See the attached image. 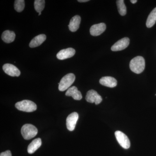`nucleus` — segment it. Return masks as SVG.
Instances as JSON below:
<instances>
[{
    "label": "nucleus",
    "instance_id": "obj_1",
    "mask_svg": "<svg viewBox=\"0 0 156 156\" xmlns=\"http://www.w3.org/2000/svg\"><path fill=\"white\" fill-rule=\"evenodd\" d=\"M145 60L142 56H136L130 61V69L136 74L142 73L145 69Z\"/></svg>",
    "mask_w": 156,
    "mask_h": 156
},
{
    "label": "nucleus",
    "instance_id": "obj_2",
    "mask_svg": "<svg viewBox=\"0 0 156 156\" xmlns=\"http://www.w3.org/2000/svg\"><path fill=\"white\" fill-rule=\"evenodd\" d=\"M15 107L21 111L31 112L36 110V104L31 101L28 100H23L19 101L15 104Z\"/></svg>",
    "mask_w": 156,
    "mask_h": 156
},
{
    "label": "nucleus",
    "instance_id": "obj_3",
    "mask_svg": "<svg viewBox=\"0 0 156 156\" xmlns=\"http://www.w3.org/2000/svg\"><path fill=\"white\" fill-rule=\"evenodd\" d=\"M21 133L24 139L30 140L36 136L38 130L33 125L27 124L22 126Z\"/></svg>",
    "mask_w": 156,
    "mask_h": 156
},
{
    "label": "nucleus",
    "instance_id": "obj_4",
    "mask_svg": "<svg viewBox=\"0 0 156 156\" xmlns=\"http://www.w3.org/2000/svg\"><path fill=\"white\" fill-rule=\"evenodd\" d=\"M76 77L73 73H69L61 79L58 83V90L61 92L65 91L73 84L75 80Z\"/></svg>",
    "mask_w": 156,
    "mask_h": 156
},
{
    "label": "nucleus",
    "instance_id": "obj_5",
    "mask_svg": "<svg viewBox=\"0 0 156 156\" xmlns=\"http://www.w3.org/2000/svg\"><path fill=\"white\" fill-rule=\"evenodd\" d=\"M115 135L118 142L124 148H129L130 147V142L128 136L122 131H117L115 132Z\"/></svg>",
    "mask_w": 156,
    "mask_h": 156
},
{
    "label": "nucleus",
    "instance_id": "obj_6",
    "mask_svg": "<svg viewBox=\"0 0 156 156\" xmlns=\"http://www.w3.org/2000/svg\"><path fill=\"white\" fill-rule=\"evenodd\" d=\"M86 100L90 103H95V105H98L101 102L102 98L97 92L94 90H90L87 92L86 97Z\"/></svg>",
    "mask_w": 156,
    "mask_h": 156
},
{
    "label": "nucleus",
    "instance_id": "obj_7",
    "mask_svg": "<svg viewBox=\"0 0 156 156\" xmlns=\"http://www.w3.org/2000/svg\"><path fill=\"white\" fill-rule=\"evenodd\" d=\"M79 119V115L77 112H73L69 115L66 119V127L69 131H73L75 128L76 124Z\"/></svg>",
    "mask_w": 156,
    "mask_h": 156
},
{
    "label": "nucleus",
    "instance_id": "obj_8",
    "mask_svg": "<svg viewBox=\"0 0 156 156\" xmlns=\"http://www.w3.org/2000/svg\"><path fill=\"white\" fill-rule=\"evenodd\" d=\"M130 40L128 37H124L119 40L112 46L111 50L113 51H121L128 47Z\"/></svg>",
    "mask_w": 156,
    "mask_h": 156
},
{
    "label": "nucleus",
    "instance_id": "obj_9",
    "mask_svg": "<svg viewBox=\"0 0 156 156\" xmlns=\"http://www.w3.org/2000/svg\"><path fill=\"white\" fill-rule=\"evenodd\" d=\"M3 69L7 74L11 76L18 77L20 75V71L15 66L12 64L7 63L4 65Z\"/></svg>",
    "mask_w": 156,
    "mask_h": 156
},
{
    "label": "nucleus",
    "instance_id": "obj_10",
    "mask_svg": "<svg viewBox=\"0 0 156 156\" xmlns=\"http://www.w3.org/2000/svg\"><path fill=\"white\" fill-rule=\"evenodd\" d=\"M106 28V24L103 23L92 25L90 29V33L93 36H98L103 33Z\"/></svg>",
    "mask_w": 156,
    "mask_h": 156
},
{
    "label": "nucleus",
    "instance_id": "obj_11",
    "mask_svg": "<svg viewBox=\"0 0 156 156\" xmlns=\"http://www.w3.org/2000/svg\"><path fill=\"white\" fill-rule=\"evenodd\" d=\"M75 53V50L73 48H68L60 50L56 55V57L58 59L64 60L73 57Z\"/></svg>",
    "mask_w": 156,
    "mask_h": 156
},
{
    "label": "nucleus",
    "instance_id": "obj_12",
    "mask_svg": "<svg viewBox=\"0 0 156 156\" xmlns=\"http://www.w3.org/2000/svg\"><path fill=\"white\" fill-rule=\"evenodd\" d=\"M99 83L101 85L110 88H114L117 85L116 80L111 76L103 77L100 79Z\"/></svg>",
    "mask_w": 156,
    "mask_h": 156
},
{
    "label": "nucleus",
    "instance_id": "obj_13",
    "mask_svg": "<svg viewBox=\"0 0 156 156\" xmlns=\"http://www.w3.org/2000/svg\"><path fill=\"white\" fill-rule=\"evenodd\" d=\"M66 95L71 96L74 99L76 100H80L83 96L80 91L78 90L76 87L73 86L69 88L66 93Z\"/></svg>",
    "mask_w": 156,
    "mask_h": 156
},
{
    "label": "nucleus",
    "instance_id": "obj_14",
    "mask_svg": "<svg viewBox=\"0 0 156 156\" xmlns=\"http://www.w3.org/2000/svg\"><path fill=\"white\" fill-rule=\"evenodd\" d=\"M81 22V17L79 15H76L71 19L68 27L69 30L73 32L77 30L80 27Z\"/></svg>",
    "mask_w": 156,
    "mask_h": 156
},
{
    "label": "nucleus",
    "instance_id": "obj_15",
    "mask_svg": "<svg viewBox=\"0 0 156 156\" xmlns=\"http://www.w3.org/2000/svg\"><path fill=\"white\" fill-rule=\"evenodd\" d=\"M47 37L44 34H40L35 37L30 43L29 46L31 48H34L38 47L45 41Z\"/></svg>",
    "mask_w": 156,
    "mask_h": 156
},
{
    "label": "nucleus",
    "instance_id": "obj_16",
    "mask_svg": "<svg viewBox=\"0 0 156 156\" xmlns=\"http://www.w3.org/2000/svg\"><path fill=\"white\" fill-rule=\"evenodd\" d=\"M41 144L42 141L41 138H37L34 140L28 145L27 148V151L28 153L33 154L41 146Z\"/></svg>",
    "mask_w": 156,
    "mask_h": 156
},
{
    "label": "nucleus",
    "instance_id": "obj_17",
    "mask_svg": "<svg viewBox=\"0 0 156 156\" xmlns=\"http://www.w3.org/2000/svg\"><path fill=\"white\" fill-rule=\"evenodd\" d=\"M15 37L16 35L14 31L7 30L5 31L3 33L2 38L5 43L9 44L14 41Z\"/></svg>",
    "mask_w": 156,
    "mask_h": 156
},
{
    "label": "nucleus",
    "instance_id": "obj_18",
    "mask_svg": "<svg viewBox=\"0 0 156 156\" xmlns=\"http://www.w3.org/2000/svg\"><path fill=\"white\" fill-rule=\"evenodd\" d=\"M156 22V8L151 12L146 21V26L148 28L152 27Z\"/></svg>",
    "mask_w": 156,
    "mask_h": 156
},
{
    "label": "nucleus",
    "instance_id": "obj_19",
    "mask_svg": "<svg viewBox=\"0 0 156 156\" xmlns=\"http://www.w3.org/2000/svg\"><path fill=\"white\" fill-rule=\"evenodd\" d=\"M118 11L120 15L125 16L127 13V9L123 0H118L116 1Z\"/></svg>",
    "mask_w": 156,
    "mask_h": 156
},
{
    "label": "nucleus",
    "instance_id": "obj_20",
    "mask_svg": "<svg viewBox=\"0 0 156 156\" xmlns=\"http://www.w3.org/2000/svg\"><path fill=\"white\" fill-rule=\"evenodd\" d=\"M44 0H35L34 3L35 9L37 12L40 13L41 12L45 7Z\"/></svg>",
    "mask_w": 156,
    "mask_h": 156
},
{
    "label": "nucleus",
    "instance_id": "obj_21",
    "mask_svg": "<svg viewBox=\"0 0 156 156\" xmlns=\"http://www.w3.org/2000/svg\"><path fill=\"white\" fill-rule=\"evenodd\" d=\"M14 9L17 12H22L25 7V1L24 0H16L14 2Z\"/></svg>",
    "mask_w": 156,
    "mask_h": 156
},
{
    "label": "nucleus",
    "instance_id": "obj_22",
    "mask_svg": "<svg viewBox=\"0 0 156 156\" xmlns=\"http://www.w3.org/2000/svg\"><path fill=\"white\" fill-rule=\"evenodd\" d=\"M0 156H12L11 151H7L1 153Z\"/></svg>",
    "mask_w": 156,
    "mask_h": 156
},
{
    "label": "nucleus",
    "instance_id": "obj_23",
    "mask_svg": "<svg viewBox=\"0 0 156 156\" xmlns=\"http://www.w3.org/2000/svg\"><path fill=\"white\" fill-rule=\"evenodd\" d=\"M89 0H78V2H89Z\"/></svg>",
    "mask_w": 156,
    "mask_h": 156
},
{
    "label": "nucleus",
    "instance_id": "obj_24",
    "mask_svg": "<svg viewBox=\"0 0 156 156\" xmlns=\"http://www.w3.org/2000/svg\"><path fill=\"white\" fill-rule=\"evenodd\" d=\"M130 2H131V3H132V4H135V3H136V2H137V1H136V0H131V1H130Z\"/></svg>",
    "mask_w": 156,
    "mask_h": 156
},
{
    "label": "nucleus",
    "instance_id": "obj_25",
    "mask_svg": "<svg viewBox=\"0 0 156 156\" xmlns=\"http://www.w3.org/2000/svg\"><path fill=\"white\" fill-rule=\"evenodd\" d=\"M41 12H40V13H39V15L40 16V15H41Z\"/></svg>",
    "mask_w": 156,
    "mask_h": 156
}]
</instances>
